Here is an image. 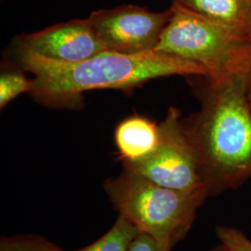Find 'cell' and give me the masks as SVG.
I'll return each mask as SVG.
<instances>
[{"label": "cell", "mask_w": 251, "mask_h": 251, "mask_svg": "<svg viewBox=\"0 0 251 251\" xmlns=\"http://www.w3.org/2000/svg\"><path fill=\"white\" fill-rule=\"evenodd\" d=\"M103 188L118 216L171 251L187 235L208 198L206 190L166 188L126 169L105 179Z\"/></svg>", "instance_id": "3957f363"}, {"label": "cell", "mask_w": 251, "mask_h": 251, "mask_svg": "<svg viewBox=\"0 0 251 251\" xmlns=\"http://www.w3.org/2000/svg\"><path fill=\"white\" fill-rule=\"evenodd\" d=\"M0 251H64L45 237L36 234L2 236Z\"/></svg>", "instance_id": "8fae6325"}, {"label": "cell", "mask_w": 251, "mask_h": 251, "mask_svg": "<svg viewBox=\"0 0 251 251\" xmlns=\"http://www.w3.org/2000/svg\"><path fill=\"white\" fill-rule=\"evenodd\" d=\"M171 15V7L155 12L138 5L123 4L94 10L88 20L108 50L140 54L156 49Z\"/></svg>", "instance_id": "8992f818"}, {"label": "cell", "mask_w": 251, "mask_h": 251, "mask_svg": "<svg viewBox=\"0 0 251 251\" xmlns=\"http://www.w3.org/2000/svg\"><path fill=\"white\" fill-rule=\"evenodd\" d=\"M182 123L198 153L208 198L238 189L251 179V105L247 76L218 82L206 79L200 110Z\"/></svg>", "instance_id": "6da1fadb"}, {"label": "cell", "mask_w": 251, "mask_h": 251, "mask_svg": "<svg viewBox=\"0 0 251 251\" xmlns=\"http://www.w3.org/2000/svg\"><path fill=\"white\" fill-rule=\"evenodd\" d=\"M127 251H171L152 236L139 233L129 246Z\"/></svg>", "instance_id": "5bb4252c"}, {"label": "cell", "mask_w": 251, "mask_h": 251, "mask_svg": "<svg viewBox=\"0 0 251 251\" xmlns=\"http://www.w3.org/2000/svg\"><path fill=\"white\" fill-rule=\"evenodd\" d=\"M171 4L214 19L251 35V3L249 0H171Z\"/></svg>", "instance_id": "9c48e42d"}, {"label": "cell", "mask_w": 251, "mask_h": 251, "mask_svg": "<svg viewBox=\"0 0 251 251\" xmlns=\"http://www.w3.org/2000/svg\"><path fill=\"white\" fill-rule=\"evenodd\" d=\"M160 140V124L138 115L121 121L115 130V144L122 164L147 157L157 148Z\"/></svg>", "instance_id": "ba28073f"}, {"label": "cell", "mask_w": 251, "mask_h": 251, "mask_svg": "<svg viewBox=\"0 0 251 251\" xmlns=\"http://www.w3.org/2000/svg\"><path fill=\"white\" fill-rule=\"evenodd\" d=\"M154 50L196 63L211 82L248 76L251 68V35L179 5Z\"/></svg>", "instance_id": "277c9868"}, {"label": "cell", "mask_w": 251, "mask_h": 251, "mask_svg": "<svg viewBox=\"0 0 251 251\" xmlns=\"http://www.w3.org/2000/svg\"><path fill=\"white\" fill-rule=\"evenodd\" d=\"M139 233L134 225L123 217L117 216L116 223L98 240L83 249L74 251H127L132 240Z\"/></svg>", "instance_id": "30bf717a"}, {"label": "cell", "mask_w": 251, "mask_h": 251, "mask_svg": "<svg viewBox=\"0 0 251 251\" xmlns=\"http://www.w3.org/2000/svg\"><path fill=\"white\" fill-rule=\"evenodd\" d=\"M15 49L19 65L34 75L31 94L48 105H70L85 91L131 90L159 77L206 76L196 63L156 50L140 54L105 50L82 62L64 63L16 43Z\"/></svg>", "instance_id": "7a4b0ae2"}, {"label": "cell", "mask_w": 251, "mask_h": 251, "mask_svg": "<svg viewBox=\"0 0 251 251\" xmlns=\"http://www.w3.org/2000/svg\"><path fill=\"white\" fill-rule=\"evenodd\" d=\"M247 92H248L249 101L251 105V68L247 76Z\"/></svg>", "instance_id": "9a60e30c"}, {"label": "cell", "mask_w": 251, "mask_h": 251, "mask_svg": "<svg viewBox=\"0 0 251 251\" xmlns=\"http://www.w3.org/2000/svg\"><path fill=\"white\" fill-rule=\"evenodd\" d=\"M216 236L229 251H251V240L237 228L231 226L216 227Z\"/></svg>", "instance_id": "4fadbf2b"}, {"label": "cell", "mask_w": 251, "mask_h": 251, "mask_svg": "<svg viewBox=\"0 0 251 251\" xmlns=\"http://www.w3.org/2000/svg\"><path fill=\"white\" fill-rule=\"evenodd\" d=\"M34 83L21 72H4L0 75V108L4 109L11 100L23 93H32Z\"/></svg>", "instance_id": "7c38bea8"}, {"label": "cell", "mask_w": 251, "mask_h": 251, "mask_svg": "<svg viewBox=\"0 0 251 251\" xmlns=\"http://www.w3.org/2000/svg\"><path fill=\"white\" fill-rule=\"evenodd\" d=\"M160 129L157 148L140 161L123 163V169L166 188L187 193L205 190L198 153L185 132L179 109H169Z\"/></svg>", "instance_id": "5b68a950"}, {"label": "cell", "mask_w": 251, "mask_h": 251, "mask_svg": "<svg viewBox=\"0 0 251 251\" xmlns=\"http://www.w3.org/2000/svg\"><path fill=\"white\" fill-rule=\"evenodd\" d=\"M249 1H250V2H251V0H249Z\"/></svg>", "instance_id": "e0dca14e"}, {"label": "cell", "mask_w": 251, "mask_h": 251, "mask_svg": "<svg viewBox=\"0 0 251 251\" xmlns=\"http://www.w3.org/2000/svg\"><path fill=\"white\" fill-rule=\"evenodd\" d=\"M16 44L59 62L78 63L108 50L88 18L74 19L17 37Z\"/></svg>", "instance_id": "52a82bcc"}, {"label": "cell", "mask_w": 251, "mask_h": 251, "mask_svg": "<svg viewBox=\"0 0 251 251\" xmlns=\"http://www.w3.org/2000/svg\"><path fill=\"white\" fill-rule=\"evenodd\" d=\"M209 251H229V250L225 247V245L220 243L218 246H216V247H214L213 249H211Z\"/></svg>", "instance_id": "2e32d148"}]
</instances>
